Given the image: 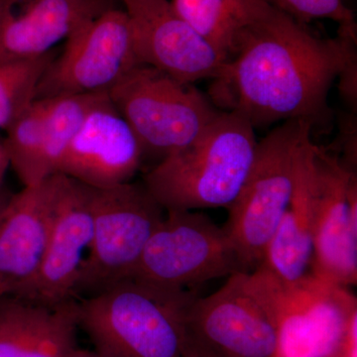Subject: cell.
Instances as JSON below:
<instances>
[{"label": "cell", "instance_id": "1", "mask_svg": "<svg viewBox=\"0 0 357 357\" xmlns=\"http://www.w3.org/2000/svg\"><path fill=\"white\" fill-rule=\"evenodd\" d=\"M356 34L340 29L323 38L306 24L267 6L246 28L236 55L213 79L215 107L243 116L255 128L328 114L333 82L356 70Z\"/></svg>", "mask_w": 357, "mask_h": 357}, {"label": "cell", "instance_id": "2", "mask_svg": "<svg viewBox=\"0 0 357 357\" xmlns=\"http://www.w3.org/2000/svg\"><path fill=\"white\" fill-rule=\"evenodd\" d=\"M197 297L126 279L77 300L79 328L102 357H184L185 312Z\"/></svg>", "mask_w": 357, "mask_h": 357}, {"label": "cell", "instance_id": "3", "mask_svg": "<svg viewBox=\"0 0 357 357\" xmlns=\"http://www.w3.org/2000/svg\"><path fill=\"white\" fill-rule=\"evenodd\" d=\"M257 143L243 116L222 110L198 139L158 162L143 184L166 211L229 208L250 172Z\"/></svg>", "mask_w": 357, "mask_h": 357}, {"label": "cell", "instance_id": "4", "mask_svg": "<svg viewBox=\"0 0 357 357\" xmlns=\"http://www.w3.org/2000/svg\"><path fill=\"white\" fill-rule=\"evenodd\" d=\"M107 95L137 136L145 156L159 157V162L191 145L222 112L192 84L143 64Z\"/></svg>", "mask_w": 357, "mask_h": 357}, {"label": "cell", "instance_id": "5", "mask_svg": "<svg viewBox=\"0 0 357 357\" xmlns=\"http://www.w3.org/2000/svg\"><path fill=\"white\" fill-rule=\"evenodd\" d=\"M312 131L311 122L292 119L258 141L248 178L227 208L229 220L223 229L236 244L250 273L262 262L268 244L290 204L296 155Z\"/></svg>", "mask_w": 357, "mask_h": 357}, {"label": "cell", "instance_id": "6", "mask_svg": "<svg viewBox=\"0 0 357 357\" xmlns=\"http://www.w3.org/2000/svg\"><path fill=\"white\" fill-rule=\"evenodd\" d=\"M250 273L223 227L195 211H168L130 278L168 290L192 291L213 279Z\"/></svg>", "mask_w": 357, "mask_h": 357}, {"label": "cell", "instance_id": "7", "mask_svg": "<svg viewBox=\"0 0 357 357\" xmlns=\"http://www.w3.org/2000/svg\"><path fill=\"white\" fill-rule=\"evenodd\" d=\"M165 213L143 183L95 189L93 241L75 286L74 299L91 297L130 278Z\"/></svg>", "mask_w": 357, "mask_h": 357}, {"label": "cell", "instance_id": "8", "mask_svg": "<svg viewBox=\"0 0 357 357\" xmlns=\"http://www.w3.org/2000/svg\"><path fill=\"white\" fill-rule=\"evenodd\" d=\"M190 347L204 357H274L273 312L255 272L237 273L208 297L192 301L185 316Z\"/></svg>", "mask_w": 357, "mask_h": 357}, {"label": "cell", "instance_id": "9", "mask_svg": "<svg viewBox=\"0 0 357 357\" xmlns=\"http://www.w3.org/2000/svg\"><path fill=\"white\" fill-rule=\"evenodd\" d=\"M277 328L274 357H331L351 321L356 298L344 286L310 273L294 284H282L259 269Z\"/></svg>", "mask_w": 357, "mask_h": 357}, {"label": "cell", "instance_id": "10", "mask_svg": "<svg viewBox=\"0 0 357 357\" xmlns=\"http://www.w3.org/2000/svg\"><path fill=\"white\" fill-rule=\"evenodd\" d=\"M138 65L128 13L112 7L67 39L40 79L35 100L107 93Z\"/></svg>", "mask_w": 357, "mask_h": 357}, {"label": "cell", "instance_id": "11", "mask_svg": "<svg viewBox=\"0 0 357 357\" xmlns=\"http://www.w3.org/2000/svg\"><path fill=\"white\" fill-rule=\"evenodd\" d=\"M316 196L311 273L338 285H356L357 178L352 167L314 144Z\"/></svg>", "mask_w": 357, "mask_h": 357}, {"label": "cell", "instance_id": "12", "mask_svg": "<svg viewBox=\"0 0 357 357\" xmlns=\"http://www.w3.org/2000/svg\"><path fill=\"white\" fill-rule=\"evenodd\" d=\"M121 1L130 21L140 64L185 84L222 74L227 59L176 13L170 0Z\"/></svg>", "mask_w": 357, "mask_h": 357}, {"label": "cell", "instance_id": "13", "mask_svg": "<svg viewBox=\"0 0 357 357\" xmlns=\"http://www.w3.org/2000/svg\"><path fill=\"white\" fill-rule=\"evenodd\" d=\"M144 158L137 136L105 95L86 115L57 173L93 189H109L130 182Z\"/></svg>", "mask_w": 357, "mask_h": 357}, {"label": "cell", "instance_id": "14", "mask_svg": "<svg viewBox=\"0 0 357 357\" xmlns=\"http://www.w3.org/2000/svg\"><path fill=\"white\" fill-rule=\"evenodd\" d=\"M93 188L63 175L43 262L34 280L15 297L49 306L74 299L75 286L93 241Z\"/></svg>", "mask_w": 357, "mask_h": 357}, {"label": "cell", "instance_id": "15", "mask_svg": "<svg viewBox=\"0 0 357 357\" xmlns=\"http://www.w3.org/2000/svg\"><path fill=\"white\" fill-rule=\"evenodd\" d=\"M63 175L14 194L0 225V297L18 296L38 274L57 213Z\"/></svg>", "mask_w": 357, "mask_h": 357}, {"label": "cell", "instance_id": "16", "mask_svg": "<svg viewBox=\"0 0 357 357\" xmlns=\"http://www.w3.org/2000/svg\"><path fill=\"white\" fill-rule=\"evenodd\" d=\"M312 134L302 141L296 155L292 198L264 257L256 269L282 284L297 283L311 273L314 258V213L316 196Z\"/></svg>", "mask_w": 357, "mask_h": 357}, {"label": "cell", "instance_id": "17", "mask_svg": "<svg viewBox=\"0 0 357 357\" xmlns=\"http://www.w3.org/2000/svg\"><path fill=\"white\" fill-rule=\"evenodd\" d=\"M79 330L77 300L49 306L0 297V357H70Z\"/></svg>", "mask_w": 357, "mask_h": 357}, {"label": "cell", "instance_id": "18", "mask_svg": "<svg viewBox=\"0 0 357 357\" xmlns=\"http://www.w3.org/2000/svg\"><path fill=\"white\" fill-rule=\"evenodd\" d=\"M114 0H32L13 15L0 35V64L43 56L89 20L112 8Z\"/></svg>", "mask_w": 357, "mask_h": 357}, {"label": "cell", "instance_id": "19", "mask_svg": "<svg viewBox=\"0 0 357 357\" xmlns=\"http://www.w3.org/2000/svg\"><path fill=\"white\" fill-rule=\"evenodd\" d=\"M176 13L227 62L246 28L263 13L262 0H170Z\"/></svg>", "mask_w": 357, "mask_h": 357}, {"label": "cell", "instance_id": "20", "mask_svg": "<svg viewBox=\"0 0 357 357\" xmlns=\"http://www.w3.org/2000/svg\"><path fill=\"white\" fill-rule=\"evenodd\" d=\"M47 100H37L6 129L3 141L10 166L24 187L48 178L44 167Z\"/></svg>", "mask_w": 357, "mask_h": 357}, {"label": "cell", "instance_id": "21", "mask_svg": "<svg viewBox=\"0 0 357 357\" xmlns=\"http://www.w3.org/2000/svg\"><path fill=\"white\" fill-rule=\"evenodd\" d=\"M107 93L46 98L44 122V167L47 176L57 173L63 155L84 123L86 115Z\"/></svg>", "mask_w": 357, "mask_h": 357}, {"label": "cell", "instance_id": "22", "mask_svg": "<svg viewBox=\"0 0 357 357\" xmlns=\"http://www.w3.org/2000/svg\"><path fill=\"white\" fill-rule=\"evenodd\" d=\"M55 58L51 51L40 57L0 64V129L6 130L34 102L40 79Z\"/></svg>", "mask_w": 357, "mask_h": 357}, {"label": "cell", "instance_id": "23", "mask_svg": "<svg viewBox=\"0 0 357 357\" xmlns=\"http://www.w3.org/2000/svg\"><path fill=\"white\" fill-rule=\"evenodd\" d=\"M268 6L286 13L301 23L316 20H330L340 28L356 31L354 13L344 0H262Z\"/></svg>", "mask_w": 357, "mask_h": 357}, {"label": "cell", "instance_id": "24", "mask_svg": "<svg viewBox=\"0 0 357 357\" xmlns=\"http://www.w3.org/2000/svg\"><path fill=\"white\" fill-rule=\"evenodd\" d=\"M331 357H357V318L352 319L337 349Z\"/></svg>", "mask_w": 357, "mask_h": 357}, {"label": "cell", "instance_id": "25", "mask_svg": "<svg viewBox=\"0 0 357 357\" xmlns=\"http://www.w3.org/2000/svg\"><path fill=\"white\" fill-rule=\"evenodd\" d=\"M16 2L17 0H0V35L14 15L13 6Z\"/></svg>", "mask_w": 357, "mask_h": 357}, {"label": "cell", "instance_id": "26", "mask_svg": "<svg viewBox=\"0 0 357 357\" xmlns=\"http://www.w3.org/2000/svg\"><path fill=\"white\" fill-rule=\"evenodd\" d=\"M13 192L7 191L4 188H0V225L6 218L7 208L13 197Z\"/></svg>", "mask_w": 357, "mask_h": 357}, {"label": "cell", "instance_id": "27", "mask_svg": "<svg viewBox=\"0 0 357 357\" xmlns=\"http://www.w3.org/2000/svg\"><path fill=\"white\" fill-rule=\"evenodd\" d=\"M9 166H10V161H9L8 154H7L3 142H0V188L2 187V182H3Z\"/></svg>", "mask_w": 357, "mask_h": 357}, {"label": "cell", "instance_id": "28", "mask_svg": "<svg viewBox=\"0 0 357 357\" xmlns=\"http://www.w3.org/2000/svg\"><path fill=\"white\" fill-rule=\"evenodd\" d=\"M70 357H102L98 356L96 351H86V349H77L75 351L74 354Z\"/></svg>", "mask_w": 357, "mask_h": 357}, {"label": "cell", "instance_id": "29", "mask_svg": "<svg viewBox=\"0 0 357 357\" xmlns=\"http://www.w3.org/2000/svg\"><path fill=\"white\" fill-rule=\"evenodd\" d=\"M184 357H204L203 356H201V354H199L198 352H196L194 351V349H192L191 347H188L187 351H185V354Z\"/></svg>", "mask_w": 357, "mask_h": 357}]
</instances>
